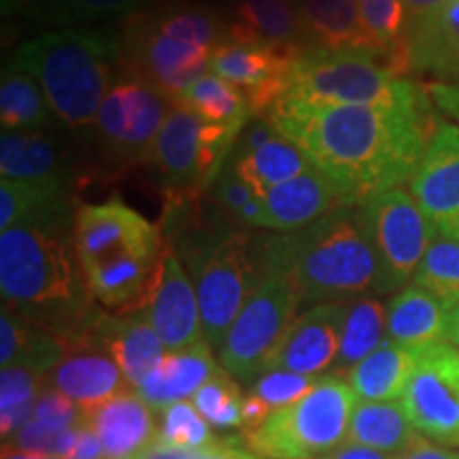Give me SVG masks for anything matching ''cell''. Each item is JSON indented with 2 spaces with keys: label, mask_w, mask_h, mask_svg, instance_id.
Masks as SVG:
<instances>
[{
  "label": "cell",
  "mask_w": 459,
  "mask_h": 459,
  "mask_svg": "<svg viewBox=\"0 0 459 459\" xmlns=\"http://www.w3.org/2000/svg\"><path fill=\"white\" fill-rule=\"evenodd\" d=\"M266 117L349 204H364L411 181L438 126L429 99L394 107L281 99Z\"/></svg>",
  "instance_id": "1"
},
{
  "label": "cell",
  "mask_w": 459,
  "mask_h": 459,
  "mask_svg": "<svg viewBox=\"0 0 459 459\" xmlns=\"http://www.w3.org/2000/svg\"><path fill=\"white\" fill-rule=\"evenodd\" d=\"M251 249L262 277L290 281L302 304L381 294V264L359 204L342 206L296 232L254 237Z\"/></svg>",
  "instance_id": "2"
},
{
  "label": "cell",
  "mask_w": 459,
  "mask_h": 459,
  "mask_svg": "<svg viewBox=\"0 0 459 459\" xmlns=\"http://www.w3.org/2000/svg\"><path fill=\"white\" fill-rule=\"evenodd\" d=\"M0 294L4 307L57 336L82 328L99 307L66 226L0 232Z\"/></svg>",
  "instance_id": "3"
},
{
  "label": "cell",
  "mask_w": 459,
  "mask_h": 459,
  "mask_svg": "<svg viewBox=\"0 0 459 459\" xmlns=\"http://www.w3.org/2000/svg\"><path fill=\"white\" fill-rule=\"evenodd\" d=\"M122 39L111 28H66L30 39L9 66L32 74L57 122L91 134L119 68Z\"/></svg>",
  "instance_id": "4"
},
{
  "label": "cell",
  "mask_w": 459,
  "mask_h": 459,
  "mask_svg": "<svg viewBox=\"0 0 459 459\" xmlns=\"http://www.w3.org/2000/svg\"><path fill=\"white\" fill-rule=\"evenodd\" d=\"M228 26L200 4L175 3L124 20L119 71L132 74L177 102L211 71V57Z\"/></svg>",
  "instance_id": "5"
},
{
  "label": "cell",
  "mask_w": 459,
  "mask_h": 459,
  "mask_svg": "<svg viewBox=\"0 0 459 459\" xmlns=\"http://www.w3.org/2000/svg\"><path fill=\"white\" fill-rule=\"evenodd\" d=\"M283 99L321 105L394 107L428 100L421 83L400 77L383 56L372 51L307 49L290 71Z\"/></svg>",
  "instance_id": "6"
},
{
  "label": "cell",
  "mask_w": 459,
  "mask_h": 459,
  "mask_svg": "<svg viewBox=\"0 0 459 459\" xmlns=\"http://www.w3.org/2000/svg\"><path fill=\"white\" fill-rule=\"evenodd\" d=\"M251 240L243 230H198L187 232L181 247L196 281L204 341L213 349H221L247 298L262 281Z\"/></svg>",
  "instance_id": "7"
},
{
  "label": "cell",
  "mask_w": 459,
  "mask_h": 459,
  "mask_svg": "<svg viewBox=\"0 0 459 459\" xmlns=\"http://www.w3.org/2000/svg\"><path fill=\"white\" fill-rule=\"evenodd\" d=\"M355 404L347 378L325 375L304 398L245 432L243 440L264 459H317L347 440Z\"/></svg>",
  "instance_id": "8"
},
{
  "label": "cell",
  "mask_w": 459,
  "mask_h": 459,
  "mask_svg": "<svg viewBox=\"0 0 459 459\" xmlns=\"http://www.w3.org/2000/svg\"><path fill=\"white\" fill-rule=\"evenodd\" d=\"M245 126L203 122L181 102L160 130L147 164L164 183L166 203H192L213 186Z\"/></svg>",
  "instance_id": "9"
},
{
  "label": "cell",
  "mask_w": 459,
  "mask_h": 459,
  "mask_svg": "<svg viewBox=\"0 0 459 459\" xmlns=\"http://www.w3.org/2000/svg\"><path fill=\"white\" fill-rule=\"evenodd\" d=\"M170 108L172 100L162 91L117 68L91 132L105 162L147 164Z\"/></svg>",
  "instance_id": "10"
},
{
  "label": "cell",
  "mask_w": 459,
  "mask_h": 459,
  "mask_svg": "<svg viewBox=\"0 0 459 459\" xmlns=\"http://www.w3.org/2000/svg\"><path fill=\"white\" fill-rule=\"evenodd\" d=\"M300 307L302 298L290 281L262 277L223 338L221 368L237 381L262 377L281 338L300 315Z\"/></svg>",
  "instance_id": "11"
},
{
  "label": "cell",
  "mask_w": 459,
  "mask_h": 459,
  "mask_svg": "<svg viewBox=\"0 0 459 459\" xmlns=\"http://www.w3.org/2000/svg\"><path fill=\"white\" fill-rule=\"evenodd\" d=\"M366 232L381 264V294L415 277L419 264L438 237L411 192L402 187L377 194L359 204Z\"/></svg>",
  "instance_id": "12"
},
{
  "label": "cell",
  "mask_w": 459,
  "mask_h": 459,
  "mask_svg": "<svg viewBox=\"0 0 459 459\" xmlns=\"http://www.w3.org/2000/svg\"><path fill=\"white\" fill-rule=\"evenodd\" d=\"M73 243L83 273L126 260H160L166 251L162 228L119 198L79 206Z\"/></svg>",
  "instance_id": "13"
},
{
  "label": "cell",
  "mask_w": 459,
  "mask_h": 459,
  "mask_svg": "<svg viewBox=\"0 0 459 459\" xmlns=\"http://www.w3.org/2000/svg\"><path fill=\"white\" fill-rule=\"evenodd\" d=\"M400 402L419 434L459 446V347L446 341L423 347Z\"/></svg>",
  "instance_id": "14"
},
{
  "label": "cell",
  "mask_w": 459,
  "mask_h": 459,
  "mask_svg": "<svg viewBox=\"0 0 459 459\" xmlns=\"http://www.w3.org/2000/svg\"><path fill=\"white\" fill-rule=\"evenodd\" d=\"M302 54L273 48L228 26L211 57V71L247 94L254 115H266L287 94L290 71Z\"/></svg>",
  "instance_id": "15"
},
{
  "label": "cell",
  "mask_w": 459,
  "mask_h": 459,
  "mask_svg": "<svg viewBox=\"0 0 459 459\" xmlns=\"http://www.w3.org/2000/svg\"><path fill=\"white\" fill-rule=\"evenodd\" d=\"M411 196L438 237L459 243V126L438 119L421 164L409 181Z\"/></svg>",
  "instance_id": "16"
},
{
  "label": "cell",
  "mask_w": 459,
  "mask_h": 459,
  "mask_svg": "<svg viewBox=\"0 0 459 459\" xmlns=\"http://www.w3.org/2000/svg\"><path fill=\"white\" fill-rule=\"evenodd\" d=\"M347 302L313 304L298 315L268 359V370H290L321 377L334 366L341 349L342 321Z\"/></svg>",
  "instance_id": "17"
},
{
  "label": "cell",
  "mask_w": 459,
  "mask_h": 459,
  "mask_svg": "<svg viewBox=\"0 0 459 459\" xmlns=\"http://www.w3.org/2000/svg\"><path fill=\"white\" fill-rule=\"evenodd\" d=\"M228 164L257 196L313 169L302 149L285 139L266 115H257L245 126Z\"/></svg>",
  "instance_id": "18"
},
{
  "label": "cell",
  "mask_w": 459,
  "mask_h": 459,
  "mask_svg": "<svg viewBox=\"0 0 459 459\" xmlns=\"http://www.w3.org/2000/svg\"><path fill=\"white\" fill-rule=\"evenodd\" d=\"M402 45L411 74L428 83H459V0L409 20Z\"/></svg>",
  "instance_id": "19"
},
{
  "label": "cell",
  "mask_w": 459,
  "mask_h": 459,
  "mask_svg": "<svg viewBox=\"0 0 459 459\" xmlns=\"http://www.w3.org/2000/svg\"><path fill=\"white\" fill-rule=\"evenodd\" d=\"M145 317L162 338L166 351H181L204 341L198 294L181 257L166 245L164 268Z\"/></svg>",
  "instance_id": "20"
},
{
  "label": "cell",
  "mask_w": 459,
  "mask_h": 459,
  "mask_svg": "<svg viewBox=\"0 0 459 459\" xmlns=\"http://www.w3.org/2000/svg\"><path fill=\"white\" fill-rule=\"evenodd\" d=\"M262 215L257 230L268 232H296L325 215L349 206L328 177L315 169L302 172L294 179L268 189L260 196Z\"/></svg>",
  "instance_id": "21"
},
{
  "label": "cell",
  "mask_w": 459,
  "mask_h": 459,
  "mask_svg": "<svg viewBox=\"0 0 459 459\" xmlns=\"http://www.w3.org/2000/svg\"><path fill=\"white\" fill-rule=\"evenodd\" d=\"M65 355L48 375L51 389L65 394L83 411L94 409L113 395L132 389L122 368L94 342H62Z\"/></svg>",
  "instance_id": "22"
},
{
  "label": "cell",
  "mask_w": 459,
  "mask_h": 459,
  "mask_svg": "<svg viewBox=\"0 0 459 459\" xmlns=\"http://www.w3.org/2000/svg\"><path fill=\"white\" fill-rule=\"evenodd\" d=\"M85 426L94 429L100 438L105 459H136L158 438L152 406L136 389H126L85 411Z\"/></svg>",
  "instance_id": "23"
},
{
  "label": "cell",
  "mask_w": 459,
  "mask_h": 459,
  "mask_svg": "<svg viewBox=\"0 0 459 459\" xmlns=\"http://www.w3.org/2000/svg\"><path fill=\"white\" fill-rule=\"evenodd\" d=\"M91 334L100 342V347L117 361L132 389L139 387L143 378L156 368L164 359V355L169 353L162 338L149 324L145 313L117 317V315L107 313L100 307L94 321H91Z\"/></svg>",
  "instance_id": "24"
},
{
  "label": "cell",
  "mask_w": 459,
  "mask_h": 459,
  "mask_svg": "<svg viewBox=\"0 0 459 459\" xmlns=\"http://www.w3.org/2000/svg\"><path fill=\"white\" fill-rule=\"evenodd\" d=\"M220 370L213 358V347L203 341L181 351L166 353L156 368L143 378L136 392L153 412H162L175 402L192 400L198 389Z\"/></svg>",
  "instance_id": "25"
},
{
  "label": "cell",
  "mask_w": 459,
  "mask_h": 459,
  "mask_svg": "<svg viewBox=\"0 0 459 459\" xmlns=\"http://www.w3.org/2000/svg\"><path fill=\"white\" fill-rule=\"evenodd\" d=\"M308 49L372 51L359 0H296Z\"/></svg>",
  "instance_id": "26"
},
{
  "label": "cell",
  "mask_w": 459,
  "mask_h": 459,
  "mask_svg": "<svg viewBox=\"0 0 459 459\" xmlns=\"http://www.w3.org/2000/svg\"><path fill=\"white\" fill-rule=\"evenodd\" d=\"M68 217L66 183L0 179V232L11 228H62Z\"/></svg>",
  "instance_id": "27"
},
{
  "label": "cell",
  "mask_w": 459,
  "mask_h": 459,
  "mask_svg": "<svg viewBox=\"0 0 459 459\" xmlns=\"http://www.w3.org/2000/svg\"><path fill=\"white\" fill-rule=\"evenodd\" d=\"M423 347L387 341L344 375L358 402H398L406 392Z\"/></svg>",
  "instance_id": "28"
},
{
  "label": "cell",
  "mask_w": 459,
  "mask_h": 459,
  "mask_svg": "<svg viewBox=\"0 0 459 459\" xmlns=\"http://www.w3.org/2000/svg\"><path fill=\"white\" fill-rule=\"evenodd\" d=\"M446 332H449V308L423 287H406L389 302V341L419 349L445 342Z\"/></svg>",
  "instance_id": "29"
},
{
  "label": "cell",
  "mask_w": 459,
  "mask_h": 459,
  "mask_svg": "<svg viewBox=\"0 0 459 459\" xmlns=\"http://www.w3.org/2000/svg\"><path fill=\"white\" fill-rule=\"evenodd\" d=\"M0 175L32 183H66V162L60 143L43 132H3Z\"/></svg>",
  "instance_id": "30"
},
{
  "label": "cell",
  "mask_w": 459,
  "mask_h": 459,
  "mask_svg": "<svg viewBox=\"0 0 459 459\" xmlns=\"http://www.w3.org/2000/svg\"><path fill=\"white\" fill-rule=\"evenodd\" d=\"M65 355L60 336L32 324L3 304L0 313V366H28L48 377Z\"/></svg>",
  "instance_id": "31"
},
{
  "label": "cell",
  "mask_w": 459,
  "mask_h": 459,
  "mask_svg": "<svg viewBox=\"0 0 459 459\" xmlns=\"http://www.w3.org/2000/svg\"><path fill=\"white\" fill-rule=\"evenodd\" d=\"M232 26L273 48L296 54L308 49L296 0H238Z\"/></svg>",
  "instance_id": "32"
},
{
  "label": "cell",
  "mask_w": 459,
  "mask_h": 459,
  "mask_svg": "<svg viewBox=\"0 0 459 459\" xmlns=\"http://www.w3.org/2000/svg\"><path fill=\"white\" fill-rule=\"evenodd\" d=\"M419 436L402 402H358L349 423V443L398 455Z\"/></svg>",
  "instance_id": "33"
},
{
  "label": "cell",
  "mask_w": 459,
  "mask_h": 459,
  "mask_svg": "<svg viewBox=\"0 0 459 459\" xmlns=\"http://www.w3.org/2000/svg\"><path fill=\"white\" fill-rule=\"evenodd\" d=\"M387 308L370 296L347 300L342 321L341 349L332 366V375H347L353 366L368 358L387 341Z\"/></svg>",
  "instance_id": "34"
},
{
  "label": "cell",
  "mask_w": 459,
  "mask_h": 459,
  "mask_svg": "<svg viewBox=\"0 0 459 459\" xmlns=\"http://www.w3.org/2000/svg\"><path fill=\"white\" fill-rule=\"evenodd\" d=\"M45 91L32 74L17 68H4L0 82V124L3 132H43L54 124Z\"/></svg>",
  "instance_id": "35"
},
{
  "label": "cell",
  "mask_w": 459,
  "mask_h": 459,
  "mask_svg": "<svg viewBox=\"0 0 459 459\" xmlns=\"http://www.w3.org/2000/svg\"><path fill=\"white\" fill-rule=\"evenodd\" d=\"M177 102L209 124L247 126L255 117L245 91L213 73H206L189 85Z\"/></svg>",
  "instance_id": "36"
},
{
  "label": "cell",
  "mask_w": 459,
  "mask_h": 459,
  "mask_svg": "<svg viewBox=\"0 0 459 459\" xmlns=\"http://www.w3.org/2000/svg\"><path fill=\"white\" fill-rule=\"evenodd\" d=\"M45 378L28 366H9L0 372V432L4 443L30 421Z\"/></svg>",
  "instance_id": "37"
},
{
  "label": "cell",
  "mask_w": 459,
  "mask_h": 459,
  "mask_svg": "<svg viewBox=\"0 0 459 459\" xmlns=\"http://www.w3.org/2000/svg\"><path fill=\"white\" fill-rule=\"evenodd\" d=\"M359 13L372 49L385 57L389 66L400 74L398 48L409 24L406 0H359Z\"/></svg>",
  "instance_id": "38"
},
{
  "label": "cell",
  "mask_w": 459,
  "mask_h": 459,
  "mask_svg": "<svg viewBox=\"0 0 459 459\" xmlns=\"http://www.w3.org/2000/svg\"><path fill=\"white\" fill-rule=\"evenodd\" d=\"M417 287L438 298L446 308L459 304V243L436 237L419 264L415 277Z\"/></svg>",
  "instance_id": "39"
},
{
  "label": "cell",
  "mask_w": 459,
  "mask_h": 459,
  "mask_svg": "<svg viewBox=\"0 0 459 459\" xmlns=\"http://www.w3.org/2000/svg\"><path fill=\"white\" fill-rule=\"evenodd\" d=\"M136 7L139 0H41L34 11L51 26L85 28L96 22L128 20L139 11Z\"/></svg>",
  "instance_id": "40"
},
{
  "label": "cell",
  "mask_w": 459,
  "mask_h": 459,
  "mask_svg": "<svg viewBox=\"0 0 459 459\" xmlns=\"http://www.w3.org/2000/svg\"><path fill=\"white\" fill-rule=\"evenodd\" d=\"M192 402L211 428H243V389L223 368L198 389Z\"/></svg>",
  "instance_id": "41"
},
{
  "label": "cell",
  "mask_w": 459,
  "mask_h": 459,
  "mask_svg": "<svg viewBox=\"0 0 459 459\" xmlns=\"http://www.w3.org/2000/svg\"><path fill=\"white\" fill-rule=\"evenodd\" d=\"M158 440L164 445L196 453L215 440L206 419L200 415L192 400H181L160 412Z\"/></svg>",
  "instance_id": "42"
},
{
  "label": "cell",
  "mask_w": 459,
  "mask_h": 459,
  "mask_svg": "<svg viewBox=\"0 0 459 459\" xmlns=\"http://www.w3.org/2000/svg\"><path fill=\"white\" fill-rule=\"evenodd\" d=\"M321 377H308L298 375V372L290 370H268L262 377L255 378L251 394L266 402L271 411L283 409L304 398L311 389L317 385Z\"/></svg>",
  "instance_id": "43"
},
{
  "label": "cell",
  "mask_w": 459,
  "mask_h": 459,
  "mask_svg": "<svg viewBox=\"0 0 459 459\" xmlns=\"http://www.w3.org/2000/svg\"><path fill=\"white\" fill-rule=\"evenodd\" d=\"M30 419L45 429L62 432V429L77 428L85 423V411L79 404H74L71 398H66L65 394L48 387L39 395Z\"/></svg>",
  "instance_id": "44"
},
{
  "label": "cell",
  "mask_w": 459,
  "mask_h": 459,
  "mask_svg": "<svg viewBox=\"0 0 459 459\" xmlns=\"http://www.w3.org/2000/svg\"><path fill=\"white\" fill-rule=\"evenodd\" d=\"M211 189H213L215 203L220 204L223 213L230 215V220H234V221L238 220V215L243 213V209L247 204L254 203L255 198H260L254 192V187L240 179V177L237 175V170H234L228 162L221 169L220 175H217V179L213 181Z\"/></svg>",
  "instance_id": "45"
},
{
  "label": "cell",
  "mask_w": 459,
  "mask_h": 459,
  "mask_svg": "<svg viewBox=\"0 0 459 459\" xmlns=\"http://www.w3.org/2000/svg\"><path fill=\"white\" fill-rule=\"evenodd\" d=\"M194 459H264L245 445L240 438H215L204 449L194 453Z\"/></svg>",
  "instance_id": "46"
},
{
  "label": "cell",
  "mask_w": 459,
  "mask_h": 459,
  "mask_svg": "<svg viewBox=\"0 0 459 459\" xmlns=\"http://www.w3.org/2000/svg\"><path fill=\"white\" fill-rule=\"evenodd\" d=\"M423 88H426L432 105L459 124V83H426Z\"/></svg>",
  "instance_id": "47"
},
{
  "label": "cell",
  "mask_w": 459,
  "mask_h": 459,
  "mask_svg": "<svg viewBox=\"0 0 459 459\" xmlns=\"http://www.w3.org/2000/svg\"><path fill=\"white\" fill-rule=\"evenodd\" d=\"M394 459H459V451L446 449L438 443H429V438L419 434L404 451L394 455Z\"/></svg>",
  "instance_id": "48"
},
{
  "label": "cell",
  "mask_w": 459,
  "mask_h": 459,
  "mask_svg": "<svg viewBox=\"0 0 459 459\" xmlns=\"http://www.w3.org/2000/svg\"><path fill=\"white\" fill-rule=\"evenodd\" d=\"M68 459H105V449H102L100 438L85 423L79 428L77 440H74V446Z\"/></svg>",
  "instance_id": "49"
},
{
  "label": "cell",
  "mask_w": 459,
  "mask_h": 459,
  "mask_svg": "<svg viewBox=\"0 0 459 459\" xmlns=\"http://www.w3.org/2000/svg\"><path fill=\"white\" fill-rule=\"evenodd\" d=\"M271 409L266 406V402L257 398L255 394H247L243 402V434L251 432V429L260 428L268 417H271Z\"/></svg>",
  "instance_id": "50"
},
{
  "label": "cell",
  "mask_w": 459,
  "mask_h": 459,
  "mask_svg": "<svg viewBox=\"0 0 459 459\" xmlns=\"http://www.w3.org/2000/svg\"><path fill=\"white\" fill-rule=\"evenodd\" d=\"M317 459H394V455H387V453L368 449V446H361L344 440L341 446H336V449H332L330 453H325V455H321Z\"/></svg>",
  "instance_id": "51"
},
{
  "label": "cell",
  "mask_w": 459,
  "mask_h": 459,
  "mask_svg": "<svg viewBox=\"0 0 459 459\" xmlns=\"http://www.w3.org/2000/svg\"><path fill=\"white\" fill-rule=\"evenodd\" d=\"M136 459H194V453L177 449V446H169L156 438Z\"/></svg>",
  "instance_id": "52"
},
{
  "label": "cell",
  "mask_w": 459,
  "mask_h": 459,
  "mask_svg": "<svg viewBox=\"0 0 459 459\" xmlns=\"http://www.w3.org/2000/svg\"><path fill=\"white\" fill-rule=\"evenodd\" d=\"M446 3H451V0H406V13H409V20H412V17L428 13L436 7H443Z\"/></svg>",
  "instance_id": "53"
},
{
  "label": "cell",
  "mask_w": 459,
  "mask_h": 459,
  "mask_svg": "<svg viewBox=\"0 0 459 459\" xmlns=\"http://www.w3.org/2000/svg\"><path fill=\"white\" fill-rule=\"evenodd\" d=\"M3 459H60V457L48 455V453L24 451V449H15V446L3 445Z\"/></svg>",
  "instance_id": "54"
},
{
  "label": "cell",
  "mask_w": 459,
  "mask_h": 459,
  "mask_svg": "<svg viewBox=\"0 0 459 459\" xmlns=\"http://www.w3.org/2000/svg\"><path fill=\"white\" fill-rule=\"evenodd\" d=\"M446 342L459 347V304L449 308V332H446Z\"/></svg>",
  "instance_id": "55"
},
{
  "label": "cell",
  "mask_w": 459,
  "mask_h": 459,
  "mask_svg": "<svg viewBox=\"0 0 459 459\" xmlns=\"http://www.w3.org/2000/svg\"><path fill=\"white\" fill-rule=\"evenodd\" d=\"M41 0H3L4 11L7 9H24V11H34L39 7Z\"/></svg>",
  "instance_id": "56"
}]
</instances>
